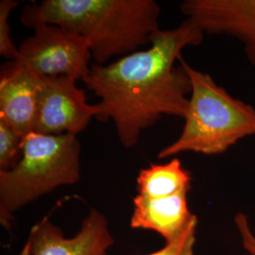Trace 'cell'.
<instances>
[{"instance_id": "cell-11", "label": "cell", "mask_w": 255, "mask_h": 255, "mask_svg": "<svg viewBox=\"0 0 255 255\" xmlns=\"http://www.w3.org/2000/svg\"><path fill=\"white\" fill-rule=\"evenodd\" d=\"M192 176L183 168L179 158H172L168 163L151 164L140 170L137 176L138 195L147 198H164L189 191Z\"/></svg>"}, {"instance_id": "cell-6", "label": "cell", "mask_w": 255, "mask_h": 255, "mask_svg": "<svg viewBox=\"0 0 255 255\" xmlns=\"http://www.w3.org/2000/svg\"><path fill=\"white\" fill-rule=\"evenodd\" d=\"M76 82L70 77H40L33 132L77 135L97 119L99 105L87 103L84 90Z\"/></svg>"}, {"instance_id": "cell-1", "label": "cell", "mask_w": 255, "mask_h": 255, "mask_svg": "<svg viewBox=\"0 0 255 255\" xmlns=\"http://www.w3.org/2000/svg\"><path fill=\"white\" fill-rule=\"evenodd\" d=\"M203 37L200 27L186 19L171 30L155 31L147 49L123 56L112 64H92L82 82L101 100L97 119L114 121L124 147L135 146L141 132L163 116L184 119L191 81L175 62L184 47L201 45Z\"/></svg>"}, {"instance_id": "cell-3", "label": "cell", "mask_w": 255, "mask_h": 255, "mask_svg": "<svg viewBox=\"0 0 255 255\" xmlns=\"http://www.w3.org/2000/svg\"><path fill=\"white\" fill-rule=\"evenodd\" d=\"M179 62L191 81L189 104L182 132L164 146L159 159L185 151L219 155L245 137L255 135V108L232 97L211 75L193 68L182 58Z\"/></svg>"}, {"instance_id": "cell-8", "label": "cell", "mask_w": 255, "mask_h": 255, "mask_svg": "<svg viewBox=\"0 0 255 255\" xmlns=\"http://www.w3.org/2000/svg\"><path fill=\"white\" fill-rule=\"evenodd\" d=\"M181 10L204 34L239 40L255 69V0H185Z\"/></svg>"}, {"instance_id": "cell-12", "label": "cell", "mask_w": 255, "mask_h": 255, "mask_svg": "<svg viewBox=\"0 0 255 255\" xmlns=\"http://www.w3.org/2000/svg\"><path fill=\"white\" fill-rule=\"evenodd\" d=\"M23 141V137L0 119V171H8L18 163Z\"/></svg>"}, {"instance_id": "cell-5", "label": "cell", "mask_w": 255, "mask_h": 255, "mask_svg": "<svg viewBox=\"0 0 255 255\" xmlns=\"http://www.w3.org/2000/svg\"><path fill=\"white\" fill-rule=\"evenodd\" d=\"M34 34L20 46L15 61L38 77L83 80L90 71L91 51L85 40L56 25L36 23Z\"/></svg>"}, {"instance_id": "cell-15", "label": "cell", "mask_w": 255, "mask_h": 255, "mask_svg": "<svg viewBox=\"0 0 255 255\" xmlns=\"http://www.w3.org/2000/svg\"><path fill=\"white\" fill-rule=\"evenodd\" d=\"M235 223L241 237L243 248L251 255H255V236L250 227L248 218L244 214L239 213L235 218Z\"/></svg>"}, {"instance_id": "cell-13", "label": "cell", "mask_w": 255, "mask_h": 255, "mask_svg": "<svg viewBox=\"0 0 255 255\" xmlns=\"http://www.w3.org/2000/svg\"><path fill=\"white\" fill-rule=\"evenodd\" d=\"M18 1L2 0L0 2V55L9 61H16L19 49L10 38V27L8 18L12 9L19 5Z\"/></svg>"}, {"instance_id": "cell-4", "label": "cell", "mask_w": 255, "mask_h": 255, "mask_svg": "<svg viewBox=\"0 0 255 255\" xmlns=\"http://www.w3.org/2000/svg\"><path fill=\"white\" fill-rule=\"evenodd\" d=\"M81 143L77 135L31 132L24 138L22 156L8 171H0V222L11 227L15 212L81 179Z\"/></svg>"}, {"instance_id": "cell-2", "label": "cell", "mask_w": 255, "mask_h": 255, "mask_svg": "<svg viewBox=\"0 0 255 255\" xmlns=\"http://www.w3.org/2000/svg\"><path fill=\"white\" fill-rule=\"evenodd\" d=\"M161 9L153 0H44L27 4L21 23L56 25L82 37L98 64L150 44Z\"/></svg>"}, {"instance_id": "cell-7", "label": "cell", "mask_w": 255, "mask_h": 255, "mask_svg": "<svg viewBox=\"0 0 255 255\" xmlns=\"http://www.w3.org/2000/svg\"><path fill=\"white\" fill-rule=\"evenodd\" d=\"M114 243L107 219L99 210L91 209L73 237H64L48 217L39 220L19 255H106Z\"/></svg>"}, {"instance_id": "cell-14", "label": "cell", "mask_w": 255, "mask_h": 255, "mask_svg": "<svg viewBox=\"0 0 255 255\" xmlns=\"http://www.w3.org/2000/svg\"><path fill=\"white\" fill-rule=\"evenodd\" d=\"M198 218L194 219L189 226L172 242L165 243L162 249L146 255H194Z\"/></svg>"}, {"instance_id": "cell-9", "label": "cell", "mask_w": 255, "mask_h": 255, "mask_svg": "<svg viewBox=\"0 0 255 255\" xmlns=\"http://www.w3.org/2000/svg\"><path fill=\"white\" fill-rule=\"evenodd\" d=\"M40 77L15 61L1 66L0 119L25 138L33 132Z\"/></svg>"}, {"instance_id": "cell-10", "label": "cell", "mask_w": 255, "mask_h": 255, "mask_svg": "<svg viewBox=\"0 0 255 255\" xmlns=\"http://www.w3.org/2000/svg\"><path fill=\"white\" fill-rule=\"evenodd\" d=\"M188 192L164 198H147L137 194L132 201L130 227L152 231L163 237L165 243L172 242L197 218L189 210Z\"/></svg>"}]
</instances>
